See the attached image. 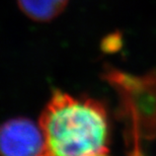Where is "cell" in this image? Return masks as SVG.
<instances>
[{
	"instance_id": "1",
	"label": "cell",
	"mask_w": 156,
	"mask_h": 156,
	"mask_svg": "<svg viewBox=\"0 0 156 156\" xmlns=\"http://www.w3.org/2000/svg\"><path fill=\"white\" fill-rule=\"evenodd\" d=\"M39 125L44 136L39 156H94L108 151V112L96 99L55 90Z\"/></svg>"
},
{
	"instance_id": "5",
	"label": "cell",
	"mask_w": 156,
	"mask_h": 156,
	"mask_svg": "<svg viewBox=\"0 0 156 156\" xmlns=\"http://www.w3.org/2000/svg\"><path fill=\"white\" fill-rule=\"evenodd\" d=\"M137 156H142V155H137Z\"/></svg>"
},
{
	"instance_id": "3",
	"label": "cell",
	"mask_w": 156,
	"mask_h": 156,
	"mask_svg": "<svg viewBox=\"0 0 156 156\" xmlns=\"http://www.w3.org/2000/svg\"><path fill=\"white\" fill-rule=\"evenodd\" d=\"M69 0H17L20 10L37 23H48L60 15Z\"/></svg>"
},
{
	"instance_id": "4",
	"label": "cell",
	"mask_w": 156,
	"mask_h": 156,
	"mask_svg": "<svg viewBox=\"0 0 156 156\" xmlns=\"http://www.w3.org/2000/svg\"><path fill=\"white\" fill-rule=\"evenodd\" d=\"M94 156H108L107 153H101V154H98V155H94Z\"/></svg>"
},
{
	"instance_id": "2",
	"label": "cell",
	"mask_w": 156,
	"mask_h": 156,
	"mask_svg": "<svg viewBox=\"0 0 156 156\" xmlns=\"http://www.w3.org/2000/svg\"><path fill=\"white\" fill-rule=\"evenodd\" d=\"M44 136L39 124L27 118H13L0 125V156H39Z\"/></svg>"
}]
</instances>
